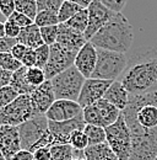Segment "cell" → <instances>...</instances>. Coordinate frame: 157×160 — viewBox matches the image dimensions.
<instances>
[{"instance_id":"13","label":"cell","mask_w":157,"mask_h":160,"mask_svg":"<svg viewBox=\"0 0 157 160\" xmlns=\"http://www.w3.org/2000/svg\"><path fill=\"white\" fill-rule=\"evenodd\" d=\"M112 82L113 81H109V80L93 79V78L86 79L78 100L80 106L85 108L90 105L96 103L97 101L102 100L104 98L106 91L112 85Z\"/></svg>"},{"instance_id":"16","label":"cell","mask_w":157,"mask_h":160,"mask_svg":"<svg viewBox=\"0 0 157 160\" xmlns=\"http://www.w3.org/2000/svg\"><path fill=\"white\" fill-rule=\"evenodd\" d=\"M19 127L0 126V150L6 160H10L21 150Z\"/></svg>"},{"instance_id":"35","label":"cell","mask_w":157,"mask_h":160,"mask_svg":"<svg viewBox=\"0 0 157 160\" xmlns=\"http://www.w3.org/2000/svg\"><path fill=\"white\" fill-rule=\"evenodd\" d=\"M50 56V47L47 44H43L36 49V67H38L40 69H44Z\"/></svg>"},{"instance_id":"41","label":"cell","mask_w":157,"mask_h":160,"mask_svg":"<svg viewBox=\"0 0 157 160\" xmlns=\"http://www.w3.org/2000/svg\"><path fill=\"white\" fill-rule=\"evenodd\" d=\"M16 44H17L16 38H10V37L0 38V53H11L12 48Z\"/></svg>"},{"instance_id":"38","label":"cell","mask_w":157,"mask_h":160,"mask_svg":"<svg viewBox=\"0 0 157 160\" xmlns=\"http://www.w3.org/2000/svg\"><path fill=\"white\" fill-rule=\"evenodd\" d=\"M0 11L7 20L16 11V0H0Z\"/></svg>"},{"instance_id":"11","label":"cell","mask_w":157,"mask_h":160,"mask_svg":"<svg viewBox=\"0 0 157 160\" xmlns=\"http://www.w3.org/2000/svg\"><path fill=\"white\" fill-rule=\"evenodd\" d=\"M86 122L83 120V115L78 118L70 121H64V122H53L49 121L48 123V129L52 136V145L57 144H69L71 134L78 131V129H85Z\"/></svg>"},{"instance_id":"19","label":"cell","mask_w":157,"mask_h":160,"mask_svg":"<svg viewBox=\"0 0 157 160\" xmlns=\"http://www.w3.org/2000/svg\"><path fill=\"white\" fill-rule=\"evenodd\" d=\"M103 99L107 100L108 102H111L112 105H114L118 110H120L123 112L126 108L128 103H129L130 94L119 80H116L108 88V90L106 91Z\"/></svg>"},{"instance_id":"39","label":"cell","mask_w":157,"mask_h":160,"mask_svg":"<svg viewBox=\"0 0 157 160\" xmlns=\"http://www.w3.org/2000/svg\"><path fill=\"white\" fill-rule=\"evenodd\" d=\"M113 12H121L128 0H98Z\"/></svg>"},{"instance_id":"15","label":"cell","mask_w":157,"mask_h":160,"mask_svg":"<svg viewBox=\"0 0 157 160\" xmlns=\"http://www.w3.org/2000/svg\"><path fill=\"white\" fill-rule=\"evenodd\" d=\"M31 103L35 111V115H45L48 110L52 107V105L57 101L54 89L50 80H47L44 84L38 86L31 95Z\"/></svg>"},{"instance_id":"9","label":"cell","mask_w":157,"mask_h":160,"mask_svg":"<svg viewBox=\"0 0 157 160\" xmlns=\"http://www.w3.org/2000/svg\"><path fill=\"white\" fill-rule=\"evenodd\" d=\"M48 123L45 115H38L19 126L21 148L33 153L36 144L49 132Z\"/></svg>"},{"instance_id":"4","label":"cell","mask_w":157,"mask_h":160,"mask_svg":"<svg viewBox=\"0 0 157 160\" xmlns=\"http://www.w3.org/2000/svg\"><path fill=\"white\" fill-rule=\"evenodd\" d=\"M97 64L92 73L93 79L116 81L120 78L128 65V56L107 49L97 48Z\"/></svg>"},{"instance_id":"28","label":"cell","mask_w":157,"mask_h":160,"mask_svg":"<svg viewBox=\"0 0 157 160\" xmlns=\"http://www.w3.org/2000/svg\"><path fill=\"white\" fill-rule=\"evenodd\" d=\"M16 11L35 21L38 14L37 0H16Z\"/></svg>"},{"instance_id":"48","label":"cell","mask_w":157,"mask_h":160,"mask_svg":"<svg viewBox=\"0 0 157 160\" xmlns=\"http://www.w3.org/2000/svg\"><path fill=\"white\" fill-rule=\"evenodd\" d=\"M5 22H6V21H5ZM5 22L0 21V38L6 37V33H5Z\"/></svg>"},{"instance_id":"37","label":"cell","mask_w":157,"mask_h":160,"mask_svg":"<svg viewBox=\"0 0 157 160\" xmlns=\"http://www.w3.org/2000/svg\"><path fill=\"white\" fill-rule=\"evenodd\" d=\"M7 20L14 22L15 25H17L20 28H25V27H28V26H31L32 23H35V21L31 20L30 18H27L26 15L21 14L19 11H15Z\"/></svg>"},{"instance_id":"8","label":"cell","mask_w":157,"mask_h":160,"mask_svg":"<svg viewBox=\"0 0 157 160\" xmlns=\"http://www.w3.org/2000/svg\"><path fill=\"white\" fill-rule=\"evenodd\" d=\"M82 115L86 124H93L107 128L117 122L121 115V111L118 110L111 102L102 99L93 105L85 107Z\"/></svg>"},{"instance_id":"24","label":"cell","mask_w":157,"mask_h":160,"mask_svg":"<svg viewBox=\"0 0 157 160\" xmlns=\"http://www.w3.org/2000/svg\"><path fill=\"white\" fill-rule=\"evenodd\" d=\"M83 132L87 136L88 139V147L90 145H98L102 143H107V134H106V128L93 126V124H86Z\"/></svg>"},{"instance_id":"49","label":"cell","mask_w":157,"mask_h":160,"mask_svg":"<svg viewBox=\"0 0 157 160\" xmlns=\"http://www.w3.org/2000/svg\"><path fill=\"white\" fill-rule=\"evenodd\" d=\"M0 21H2V22H5V21H6V19L4 18V15L1 14V11H0Z\"/></svg>"},{"instance_id":"43","label":"cell","mask_w":157,"mask_h":160,"mask_svg":"<svg viewBox=\"0 0 157 160\" xmlns=\"http://www.w3.org/2000/svg\"><path fill=\"white\" fill-rule=\"evenodd\" d=\"M35 160H52L50 157V149L49 148H40L33 152Z\"/></svg>"},{"instance_id":"7","label":"cell","mask_w":157,"mask_h":160,"mask_svg":"<svg viewBox=\"0 0 157 160\" xmlns=\"http://www.w3.org/2000/svg\"><path fill=\"white\" fill-rule=\"evenodd\" d=\"M30 95H20L10 105L0 110V126H16L35 117Z\"/></svg>"},{"instance_id":"21","label":"cell","mask_w":157,"mask_h":160,"mask_svg":"<svg viewBox=\"0 0 157 160\" xmlns=\"http://www.w3.org/2000/svg\"><path fill=\"white\" fill-rule=\"evenodd\" d=\"M85 160H119L108 143L90 145L85 149Z\"/></svg>"},{"instance_id":"52","label":"cell","mask_w":157,"mask_h":160,"mask_svg":"<svg viewBox=\"0 0 157 160\" xmlns=\"http://www.w3.org/2000/svg\"><path fill=\"white\" fill-rule=\"evenodd\" d=\"M61 1H65V0H61Z\"/></svg>"},{"instance_id":"31","label":"cell","mask_w":157,"mask_h":160,"mask_svg":"<svg viewBox=\"0 0 157 160\" xmlns=\"http://www.w3.org/2000/svg\"><path fill=\"white\" fill-rule=\"evenodd\" d=\"M21 67H23L22 63L16 59L11 53H0V68L10 73H15Z\"/></svg>"},{"instance_id":"5","label":"cell","mask_w":157,"mask_h":160,"mask_svg":"<svg viewBox=\"0 0 157 160\" xmlns=\"http://www.w3.org/2000/svg\"><path fill=\"white\" fill-rule=\"evenodd\" d=\"M86 78L78 70L75 65L54 77L52 81L57 100L78 101Z\"/></svg>"},{"instance_id":"51","label":"cell","mask_w":157,"mask_h":160,"mask_svg":"<svg viewBox=\"0 0 157 160\" xmlns=\"http://www.w3.org/2000/svg\"><path fill=\"white\" fill-rule=\"evenodd\" d=\"M73 160H85V159H82V158H74Z\"/></svg>"},{"instance_id":"42","label":"cell","mask_w":157,"mask_h":160,"mask_svg":"<svg viewBox=\"0 0 157 160\" xmlns=\"http://www.w3.org/2000/svg\"><path fill=\"white\" fill-rule=\"evenodd\" d=\"M21 30L17 25H15L14 22L6 20L5 22V33H6V37H10V38H19L20 33H21Z\"/></svg>"},{"instance_id":"27","label":"cell","mask_w":157,"mask_h":160,"mask_svg":"<svg viewBox=\"0 0 157 160\" xmlns=\"http://www.w3.org/2000/svg\"><path fill=\"white\" fill-rule=\"evenodd\" d=\"M52 160H73L74 159V148L70 144H57L50 148Z\"/></svg>"},{"instance_id":"18","label":"cell","mask_w":157,"mask_h":160,"mask_svg":"<svg viewBox=\"0 0 157 160\" xmlns=\"http://www.w3.org/2000/svg\"><path fill=\"white\" fill-rule=\"evenodd\" d=\"M88 41L85 38L83 33H78L76 31L68 27L65 23H59V36L57 43L61 44L65 48L78 52Z\"/></svg>"},{"instance_id":"1","label":"cell","mask_w":157,"mask_h":160,"mask_svg":"<svg viewBox=\"0 0 157 160\" xmlns=\"http://www.w3.org/2000/svg\"><path fill=\"white\" fill-rule=\"evenodd\" d=\"M119 81L130 95L157 91V47L139 48L128 58V65Z\"/></svg>"},{"instance_id":"46","label":"cell","mask_w":157,"mask_h":160,"mask_svg":"<svg viewBox=\"0 0 157 160\" xmlns=\"http://www.w3.org/2000/svg\"><path fill=\"white\" fill-rule=\"evenodd\" d=\"M11 78H12V73H10V72L0 68V88L10 85Z\"/></svg>"},{"instance_id":"34","label":"cell","mask_w":157,"mask_h":160,"mask_svg":"<svg viewBox=\"0 0 157 160\" xmlns=\"http://www.w3.org/2000/svg\"><path fill=\"white\" fill-rule=\"evenodd\" d=\"M69 144L76 149V150H85L87 147H88V139H87V136L86 133L83 132V129H78L75 131L71 137H70V142Z\"/></svg>"},{"instance_id":"23","label":"cell","mask_w":157,"mask_h":160,"mask_svg":"<svg viewBox=\"0 0 157 160\" xmlns=\"http://www.w3.org/2000/svg\"><path fill=\"white\" fill-rule=\"evenodd\" d=\"M27 68L26 67H21L19 70H16L15 73H12V78H11V82L10 86H12L19 95H31L36 89L28 82L27 77Z\"/></svg>"},{"instance_id":"29","label":"cell","mask_w":157,"mask_h":160,"mask_svg":"<svg viewBox=\"0 0 157 160\" xmlns=\"http://www.w3.org/2000/svg\"><path fill=\"white\" fill-rule=\"evenodd\" d=\"M35 23L38 27H47V26H57L59 25L58 12L54 11H39L35 19Z\"/></svg>"},{"instance_id":"3","label":"cell","mask_w":157,"mask_h":160,"mask_svg":"<svg viewBox=\"0 0 157 160\" xmlns=\"http://www.w3.org/2000/svg\"><path fill=\"white\" fill-rule=\"evenodd\" d=\"M131 132L133 148L129 160H156L157 128L146 129L136 121V115L121 112Z\"/></svg>"},{"instance_id":"25","label":"cell","mask_w":157,"mask_h":160,"mask_svg":"<svg viewBox=\"0 0 157 160\" xmlns=\"http://www.w3.org/2000/svg\"><path fill=\"white\" fill-rule=\"evenodd\" d=\"M65 25L68 27H70L71 30L78 32V33H83L85 35V31H86L87 25H88V10L87 9H82L74 18H71L68 22H65Z\"/></svg>"},{"instance_id":"50","label":"cell","mask_w":157,"mask_h":160,"mask_svg":"<svg viewBox=\"0 0 157 160\" xmlns=\"http://www.w3.org/2000/svg\"><path fill=\"white\" fill-rule=\"evenodd\" d=\"M0 160H6V159H5V157L2 155V153H1V150H0Z\"/></svg>"},{"instance_id":"36","label":"cell","mask_w":157,"mask_h":160,"mask_svg":"<svg viewBox=\"0 0 157 160\" xmlns=\"http://www.w3.org/2000/svg\"><path fill=\"white\" fill-rule=\"evenodd\" d=\"M63 1L61 0H37L39 11H54L58 12Z\"/></svg>"},{"instance_id":"17","label":"cell","mask_w":157,"mask_h":160,"mask_svg":"<svg viewBox=\"0 0 157 160\" xmlns=\"http://www.w3.org/2000/svg\"><path fill=\"white\" fill-rule=\"evenodd\" d=\"M97 48L88 41L78 51L74 65L78 68V70L86 79H88L92 77V73L95 72V68L97 64Z\"/></svg>"},{"instance_id":"10","label":"cell","mask_w":157,"mask_h":160,"mask_svg":"<svg viewBox=\"0 0 157 160\" xmlns=\"http://www.w3.org/2000/svg\"><path fill=\"white\" fill-rule=\"evenodd\" d=\"M78 53V52H76V51H71L69 48H65L59 43L50 46L49 60H48L45 68L43 69L47 80H52L58 74L65 72L70 67H73Z\"/></svg>"},{"instance_id":"40","label":"cell","mask_w":157,"mask_h":160,"mask_svg":"<svg viewBox=\"0 0 157 160\" xmlns=\"http://www.w3.org/2000/svg\"><path fill=\"white\" fill-rule=\"evenodd\" d=\"M36 49H32V48H27L23 58L21 60L22 65L26 67V68H32V67H36Z\"/></svg>"},{"instance_id":"22","label":"cell","mask_w":157,"mask_h":160,"mask_svg":"<svg viewBox=\"0 0 157 160\" xmlns=\"http://www.w3.org/2000/svg\"><path fill=\"white\" fill-rule=\"evenodd\" d=\"M136 121L139 124L146 129L157 128V106L145 105L136 112Z\"/></svg>"},{"instance_id":"20","label":"cell","mask_w":157,"mask_h":160,"mask_svg":"<svg viewBox=\"0 0 157 160\" xmlns=\"http://www.w3.org/2000/svg\"><path fill=\"white\" fill-rule=\"evenodd\" d=\"M17 42L26 46L27 48H32V49H37L38 47L44 44L42 36H40V28L36 23H32L31 26L22 28Z\"/></svg>"},{"instance_id":"44","label":"cell","mask_w":157,"mask_h":160,"mask_svg":"<svg viewBox=\"0 0 157 160\" xmlns=\"http://www.w3.org/2000/svg\"><path fill=\"white\" fill-rule=\"evenodd\" d=\"M26 51H27V47L26 46H23V44H21V43H19L17 42V44L12 48V51H11V54L16 58L17 60H22V58H23V56H25V53H26Z\"/></svg>"},{"instance_id":"45","label":"cell","mask_w":157,"mask_h":160,"mask_svg":"<svg viewBox=\"0 0 157 160\" xmlns=\"http://www.w3.org/2000/svg\"><path fill=\"white\" fill-rule=\"evenodd\" d=\"M10 160H35V155L30 150L21 149L19 153H16Z\"/></svg>"},{"instance_id":"26","label":"cell","mask_w":157,"mask_h":160,"mask_svg":"<svg viewBox=\"0 0 157 160\" xmlns=\"http://www.w3.org/2000/svg\"><path fill=\"white\" fill-rule=\"evenodd\" d=\"M81 10H82V8L80 5L73 2V1H70V0L63 1V4H61V6H60V9H59L58 11L59 23L68 22L71 18H74L78 11H81Z\"/></svg>"},{"instance_id":"6","label":"cell","mask_w":157,"mask_h":160,"mask_svg":"<svg viewBox=\"0 0 157 160\" xmlns=\"http://www.w3.org/2000/svg\"><path fill=\"white\" fill-rule=\"evenodd\" d=\"M107 143L116 153L119 160H129L131 155L133 139L129 126L126 124L123 113L116 123L106 128Z\"/></svg>"},{"instance_id":"33","label":"cell","mask_w":157,"mask_h":160,"mask_svg":"<svg viewBox=\"0 0 157 160\" xmlns=\"http://www.w3.org/2000/svg\"><path fill=\"white\" fill-rule=\"evenodd\" d=\"M20 95L17 94V91L7 85V86H2L0 88V110L6 107L7 105H10L14 100H16Z\"/></svg>"},{"instance_id":"53","label":"cell","mask_w":157,"mask_h":160,"mask_svg":"<svg viewBox=\"0 0 157 160\" xmlns=\"http://www.w3.org/2000/svg\"><path fill=\"white\" fill-rule=\"evenodd\" d=\"M156 160H157V158H156Z\"/></svg>"},{"instance_id":"12","label":"cell","mask_w":157,"mask_h":160,"mask_svg":"<svg viewBox=\"0 0 157 160\" xmlns=\"http://www.w3.org/2000/svg\"><path fill=\"white\" fill-rule=\"evenodd\" d=\"M87 10H88V25L85 31V38L87 41H91V38L113 18L116 12L111 11L98 0H95L87 8Z\"/></svg>"},{"instance_id":"2","label":"cell","mask_w":157,"mask_h":160,"mask_svg":"<svg viewBox=\"0 0 157 160\" xmlns=\"http://www.w3.org/2000/svg\"><path fill=\"white\" fill-rule=\"evenodd\" d=\"M90 42L96 48L126 54L134 42L133 26L121 12H116Z\"/></svg>"},{"instance_id":"30","label":"cell","mask_w":157,"mask_h":160,"mask_svg":"<svg viewBox=\"0 0 157 160\" xmlns=\"http://www.w3.org/2000/svg\"><path fill=\"white\" fill-rule=\"evenodd\" d=\"M26 77H27L28 82H30L35 89H37L38 86H40L42 84H44V82L47 81L45 74H44V70L40 69V68H38V67L27 68Z\"/></svg>"},{"instance_id":"32","label":"cell","mask_w":157,"mask_h":160,"mask_svg":"<svg viewBox=\"0 0 157 160\" xmlns=\"http://www.w3.org/2000/svg\"><path fill=\"white\" fill-rule=\"evenodd\" d=\"M40 28V36L44 44L53 46L57 43L59 36V25L57 26H47V27H39Z\"/></svg>"},{"instance_id":"47","label":"cell","mask_w":157,"mask_h":160,"mask_svg":"<svg viewBox=\"0 0 157 160\" xmlns=\"http://www.w3.org/2000/svg\"><path fill=\"white\" fill-rule=\"evenodd\" d=\"M70 1H73V2H75V4L80 5L82 9H87L95 0H70Z\"/></svg>"},{"instance_id":"14","label":"cell","mask_w":157,"mask_h":160,"mask_svg":"<svg viewBox=\"0 0 157 160\" xmlns=\"http://www.w3.org/2000/svg\"><path fill=\"white\" fill-rule=\"evenodd\" d=\"M82 113H83V108L80 106L78 101L57 100L45 113V117L48 118V121L64 122V121L78 118L82 116Z\"/></svg>"}]
</instances>
